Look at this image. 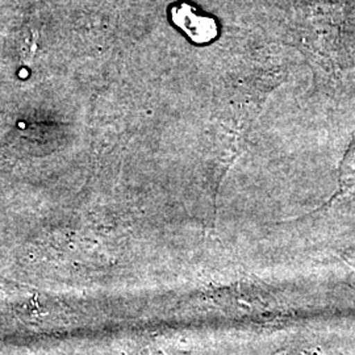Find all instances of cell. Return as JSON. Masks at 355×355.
I'll return each instance as SVG.
<instances>
[{
  "label": "cell",
  "instance_id": "cell-1",
  "mask_svg": "<svg viewBox=\"0 0 355 355\" xmlns=\"http://www.w3.org/2000/svg\"><path fill=\"white\" fill-rule=\"evenodd\" d=\"M171 21L198 44H207L217 37L218 26L215 19L196 12L187 3H178L171 7Z\"/></svg>",
  "mask_w": 355,
  "mask_h": 355
},
{
  "label": "cell",
  "instance_id": "cell-2",
  "mask_svg": "<svg viewBox=\"0 0 355 355\" xmlns=\"http://www.w3.org/2000/svg\"><path fill=\"white\" fill-rule=\"evenodd\" d=\"M37 33H35V32L29 33L28 37L23 40L21 46H20V51H21L20 54H21V58L26 64H29L33 60L36 51H37Z\"/></svg>",
  "mask_w": 355,
  "mask_h": 355
}]
</instances>
